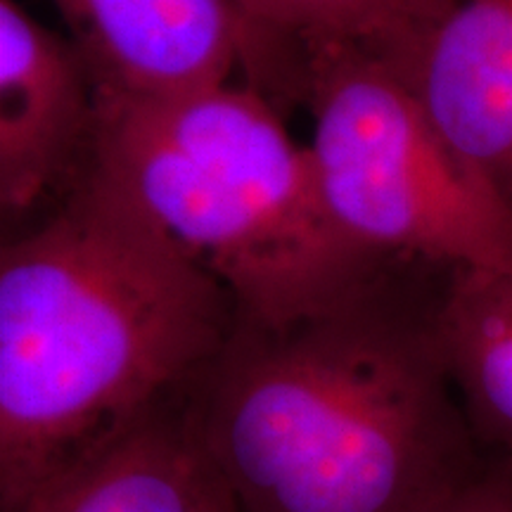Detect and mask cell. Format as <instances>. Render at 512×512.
Wrapping results in <instances>:
<instances>
[{
	"label": "cell",
	"mask_w": 512,
	"mask_h": 512,
	"mask_svg": "<svg viewBox=\"0 0 512 512\" xmlns=\"http://www.w3.org/2000/svg\"><path fill=\"white\" fill-rule=\"evenodd\" d=\"M100 98L164 100L228 83L245 67L233 0H53Z\"/></svg>",
	"instance_id": "cell-7"
},
{
	"label": "cell",
	"mask_w": 512,
	"mask_h": 512,
	"mask_svg": "<svg viewBox=\"0 0 512 512\" xmlns=\"http://www.w3.org/2000/svg\"><path fill=\"white\" fill-rule=\"evenodd\" d=\"M100 93L67 36L0 0V211L19 233L93 176Z\"/></svg>",
	"instance_id": "cell-5"
},
{
	"label": "cell",
	"mask_w": 512,
	"mask_h": 512,
	"mask_svg": "<svg viewBox=\"0 0 512 512\" xmlns=\"http://www.w3.org/2000/svg\"><path fill=\"white\" fill-rule=\"evenodd\" d=\"M249 27L292 46H361L382 60L413 41L448 0H233Z\"/></svg>",
	"instance_id": "cell-10"
},
{
	"label": "cell",
	"mask_w": 512,
	"mask_h": 512,
	"mask_svg": "<svg viewBox=\"0 0 512 512\" xmlns=\"http://www.w3.org/2000/svg\"><path fill=\"white\" fill-rule=\"evenodd\" d=\"M214 486L188 399L121 432L17 512H204Z\"/></svg>",
	"instance_id": "cell-8"
},
{
	"label": "cell",
	"mask_w": 512,
	"mask_h": 512,
	"mask_svg": "<svg viewBox=\"0 0 512 512\" xmlns=\"http://www.w3.org/2000/svg\"><path fill=\"white\" fill-rule=\"evenodd\" d=\"M420 512H512V460L486 453L465 482Z\"/></svg>",
	"instance_id": "cell-11"
},
{
	"label": "cell",
	"mask_w": 512,
	"mask_h": 512,
	"mask_svg": "<svg viewBox=\"0 0 512 512\" xmlns=\"http://www.w3.org/2000/svg\"><path fill=\"white\" fill-rule=\"evenodd\" d=\"M437 325L448 373L479 446L512 460V273H448Z\"/></svg>",
	"instance_id": "cell-9"
},
{
	"label": "cell",
	"mask_w": 512,
	"mask_h": 512,
	"mask_svg": "<svg viewBox=\"0 0 512 512\" xmlns=\"http://www.w3.org/2000/svg\"><path fill=\"white\" fill-rule=\"evenodd\" d=\"M384 62L446 145L512 207V0H448Z\"/></svg>",
	"instance_id": "cell-6"
},
{
	"label": "cell",
	"mask_w": 512,
	"mask_h": 512,
	"mask_svg": "<svg viewBox=\"0 0 512 512\" xmlns=\"http://www.w3.org/2000/svg\"><path fill=\"white\" fill-rule=\"evenodd\" d=\"M100 110L95 171L228 292L240 323H294L399 266L337 228L309 145L256 88L100 98Z\"/></svg>",
	"instance_id": "cell-3"
},
{
	"label": "cell",
	"mask_w": 512,
	"mask_h": 512,
	"mask_svg": "<svg viewBox=\"0 0 512 512\" xmlns=\"http://www.w3.org/2000/svg\"><path fill=\"white\" fill-rule=\"evenodd\" d=\"M285 98L309 107L323 200L375 259L512 273V207L460 159L380 55L294 46Z\"/></svg>",
	"instance_id": "cell-4"
},
{
	"label": "cell",
	"mask_w": 512,
	"mask_h": 512,
	"mask_svg": "<svg viewBox=\"0 0 512 512\" xmlns=\"http://www.w3.org/2000/svg\"><path fill=\"white\" fill-rule=\"evenodd\" d=\"M204 512H238L235 510L233 501H230V496L226 494V489L219 484V479H216V486H214V491H211V498H209L207 510Z\"/></svg>",
	"instance_id": "cell-12"
},
{
	"label": "cell",
	"mask_w": 512,
	"mask_h": 512,
	"mask_svg": "<svg viewBox=\"0 0 512 512\" xmlns=\"http://www.w3.org/2000/svg\"><path fill=\"white\" fill-rule=\"evenodd\" d=\"M238 325L228 292L93 176L0 249V512L188 401Z\"/></svg>",
	"instance_id": "cell-2"
},
{
	"label": "cell",
	"mask_w": 512,
	"mask_h": 512,
	"mask_svg": "<svg viewBox=\"0 0 512 512\" xmlns=\"http://www.w3.org/2000/svg\"><path fill=\"white\" fill-rule=\"evenodd\" d=\"M451 271L396 266L294 323L235 325L190 399L238 512H420L486 451L441 349Z\"/></svg>",
	"instance_id": "cell-1"
}]
</instances>
